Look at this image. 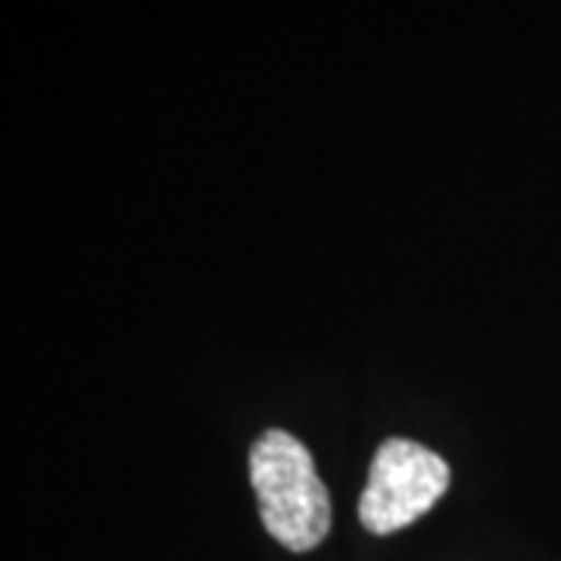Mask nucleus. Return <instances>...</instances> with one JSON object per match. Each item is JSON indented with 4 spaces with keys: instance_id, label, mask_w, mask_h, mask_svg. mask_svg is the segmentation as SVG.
<instances>
[{
    "instance_id": "obj_2",
    "label": "nucleus",
    "mask_w": 561,
    "mask_h": 561,
    "mask_svg": "<svg viewBox=\"0 0 561 561\" xmlns=\"http://www.w3.org/2000/svg\"><path fill=\"white\" fill-rule=\"evenodd\" d=\"M449 490V465L427 446L393 437L378 446L359 496V522L368 534H397L427 515Z\"/></svg>"
},
{
    "instance_id": "obj_1",
    "label": "nucleus",
    "mask_w": 561,
    "mask_h": 561,
    "mask_svg": "<svg viewBox=\"0 0 561 561\" xmlns=\"http://www.w3.org/2000/svg\"><path fill=\"white\" fill-rule=\"evenodd\" d=\"M250 481L272 540L290 552L316 549L331 530V496L312 453L287 431H265L250 449Z\"/></svg>"
}]
</instances>
